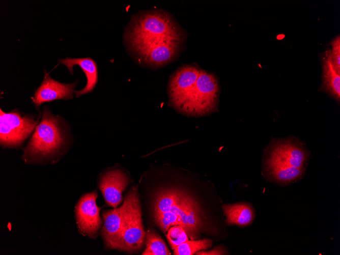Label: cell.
Masks as SVG:
<instances>
[{"label":"cell","instance_id":"6da1fadb","mask_svg":"<svg viewBox=\"0 0 340 255\" xmlns=\"http://www.w3.org/2000/svg\"><path fill=\"white\" fill-rule=\"evenodd\" d=\"M220 89L216 75L201 69L196 82L177 111L190 117H203L218 111Z\"/></svg>","mask_w":340,"mask_h":255},{"label":"cell","instance_id":"7a4b0ae2","mask_svg":"<svg viewBox=\"0 0 340 255\" xmlns=\"http://www.w3.org/2000/svg\"><path fill=\"white\" fill-rule=\"evenodd\" d=\"M65 140L59 119L44 110L40 123L24 149L23 158L27 161L51 156L60 150Z\"/></svg>","mask_w":340,"mask_h":255},{"label":"cell","instance_id":"3957f363","mask_svg":"<svg viewBox=\"0 0 340 255\" xmlns=\"http://www.w3.org/2000/svg\"><path fill=\"white\" fill-rule=\"evenodd\" d=\"M125 200L126 201L125 223L113 249L133 251L141 248L146 239L136 186L130 190Z\"/></svg>","mask_w":340,"mask_h":255},{"label":"cell","instance_id":"277c9868","mask_svg":"<svg viewBox=\"0 0 340 255\" xmlns=\"http://www.w3.org/2000/svg\"><path fill=\"white\" fill-rule=\"evenodd\" d=\"M126 32L155 37L186 38L182 28L167 12L161 9L143 11L133 16Z\"/></svg>","mask_w":340,"mask_h":255},{"label":"cell","instance_id":"5b68a950","mask_svg":"<svg viewBox=\"0 0 340 255\" xmlns=\"http://www.w3.org/2000/svg\"><path fill=\"white\" fill-rule=\"evenodd\" d=\"M0 141L5 147H14L21 145L30 135L36 122L29 116H22L18 112H0Z\"/></svg>","mask_w":340,"mask_h":255},{"label":"cell","instance_id":"8992f818","mask_svg":"<svg viewBox=\"0 0 340 255\" xmlns=\"http://www.w3.org/2000/svg\"><path fill=\"white\" fill-rule=\"evenodd\" d=\"M192 196L178 189H165L157 192L154 202V212H171L179 216L184 229L191 240L197 237L188 225L186 220L187 208Z\"/></svg>","mask_w":340,"mask_h":255},{"label":"cell","instance_id":"52a82bcc","mask_svg":"<svg viewBox=\"0 0 340 255\" xmlns=\"http://www.w3.org/2000/svg\"><path fill=\"white\" fill-rule=\"evenodd\" d=\"M97 193L94 191L83 195L75 207L77 227L80 233L95 238L102 224L99 215L100 208L96 204Z\"/></svg>","mask_w":340,"mask_h":255},{"label":"cell","instance_id":"ba28073f","mask_svg":"<svg viewBox=\"0 0 340 255\" xmlns=\"http://www.w3.org/2000/svg\"><path fill=\"white\" fill-rule=\"evenodd\" d=\"M201 69L194 64H185L178 68L171 76L167 88L168 104L176 110L196 82Z\"/></svg>","mask_w":340,"mask_h":255},{"label":"cell","instance_id":"9c48e42d","mask_svg":"<svg viewBox=\"0 0 340 255\" xmlns=\"http://www.w3.org/2000/svg\"><path fill=\"white\" fill-rule=\"evenodd\" d=\"M307 159V152L300 144L287 140L271 146L266 161L304 169Z\"/></svg>","mask_w":340,"mask_h":255},{"label":"cell","instance_id":"30bf717a","mask_svg":"<svg viewBox=\"0 0 340 255\" xmlns=\"http://www.w3.org/2000/svg\"><path fill=\"white\" fill-rule=\"evenodd\" d=\"M129 182L128 176L119 168L111 169L102 174L99 186L107 205L116 208L121 204L122 192Z\"/></svg>","mask_w":340,"mask_h":255},{"label":"cell","instance_id":"8fae6325","mask_svg":"<svg viewBox=\"0 0 340 255\" xmlns=\"http://www.w3.org/2000/svg\"><path fill=\"white\" fill-rule=\"evenodd\" d=\"M184 41H174L155 46L136 58L144 66L158 68L172 62L179 54Z\"/></svg>","mask_w":340,"mask_h":255},{"label":"cell","instance_id":"7c38bea8","mask_svg":"<svg viewBox=\"0 0 340 255\" xmlns=\"http://www.w3.org/2000/svg\"><path fill=\"white\" fill-rule=\"evenodd\" d=\"M76 84V82L63 83L45 75L41 84L35 92L34 102L38 107L45 102L61 99H70L73 97Z\"/></svg>","mask_w":340,"mask_h":255},{"label":"cell","instance_id":"4fadbf2b","mask_svg":"<svg viewBox=\"0 0 340 255\" xmlns=\"http://www.w3.org/2000/svg\"><path fill=\"white\" fill-rule=\"evenodd\" d=\"M126 201L119 208L107 210L103 214L104 224L101 230L105 246L113 249L121 234L125 220Z\"/></svg>","mask_w":340,"mask_h":255},{"label":"cell","instance_id":"5bb4252c","mask_svg":"<svg viewBox=\"0 0 340 255\" xmlns=\"http://www.w3.org/2000/svg\"><path fill=\"white\" fill-rule=\"evenodd\" d=\"M322 85L320 90L327 93L337 103L340 99V71L334 66L329 48L321 54Z\"/></svg>","mask_w":340,"mask_h":255},{"label":"cell","instance_id":"9a60e30c","mask_svg":"<svg viewBox=\"0 0 340 255\" xmlns=\"http://www.w3.org/2000/svg\"><path fill=\"white\" fill-rule=\"evenodd\" d=\"M59 62L64 64L73 73V67L78 65L84 72L87 83L85 87L80 91H74L77 97L90 93L95 87L98 81L97 67L95 62L90 58H65L59 60Z\"/></svg>","mask_w":340,"mask_h":255},{"label":"cell","instance_id":"2e32d148","mask_svg":"<svg viewBox=\"0 0 340 255\" xmlns=\"http://www.w3.org/2000/svg\"><path fill=\"white\" fill-rule=\"evenodd\" d=\"M222 208L226 215V223L229 225H247L254 217V212L251 206L245 203L225 204Z\"/></svg>","mask_w":340,"mask_h":255},{"label":"cell","instance_id":"e0dca14e","mask_svg":"<svg viewBox=\"0 0 340 255\" xmlns=\"http://www.w3.org/2000/svg\"><path fill=\"white\" fill-rule=\"evenodd\" d=\"M266 168L268 176L272 181L287 184L299 179L304 169L266 161Z\"/></svg>","mask_w":340,"mask_h":255},{"label":"cell","instance_id":"ac0fdd59","mask_svg":"<svg viewBox=\"0 0 340 255\" xmlns=\"http://www.w3.org/2000/svg\"><path fill=\"white\" fill-rule=\"evenodd\" d=\"M146 247L142 255H171L164 241L154 232L150 230L146 232Z\"/></svg>","mask_w":340,"mask_h":255},{"label":"cell","instance_id":"d6986e66","mask_svg":"<svg viewBox=\"0 0 340 255\" xmlns=\"http://www.w3.org/2000/svg\"><path fill=\"white\" fill-rule=\"evenodd\" d=\"M210 239L187 241L177 246L174 250L175 255H192L196 252L206 249L212 245Z\"/></svg>","mask_w":340,"mask_h":255},{"label":"cell","instance_id":"ffe728a7","mask_svg":"<svg viewBox=\"0 0 340 255\" xmlns=\"http://www.w3.org/2000/svg\"><path fill=\"white\" fill-rule=\"evenodd\" d=\"M154 216L156 223L164 233L174 225H179L184 229L181 218L171 212H154Z\"/></svg>","mask_w":340,"mask_h":255},{"label":"cell","instance_id":"44dd1931","mask_svg":"<svg viewBox=\"0 0 340 255\" xmlns=\"http://www.w3.org/2000/svg\"><path fill=\"white\" fill-rule=\"evenodd\" d=\"M166 237L173 250L180 244L188 240V236L181 226L174 225L167 231Z\"/></svg>","mask_w":340,"mask_h":255},{"label":"cell","instance_id":"7402d4cb","mask_svg":"<svg viewBox=\"0 0 340 255\" xmlns=\"http://www.w3.org/2000/svg\"><path fill=\"white\" fill-rule=\"evenodd\" d=\"M331 57L335 67L340 71V36L338 34L329 43Z\"/></svg>","mask_w":340,"mask_h":255},{"label":"cell","instance_id":"603a6c76","mask_svg":"<svg viewBox=\"0 0 340 255\" xmlns=\"http://www.w3.org/2000/svg\"><path fill=\"white\" fill-rule=\"evenodd\" d=\"M225 253L223 248L222 246L217 247L214 248L213 250L211 251H198L196 253V254H203V255H218V254H224Z\"/></svg>","mask_w":340,"mask_h":255}]
</instances>
